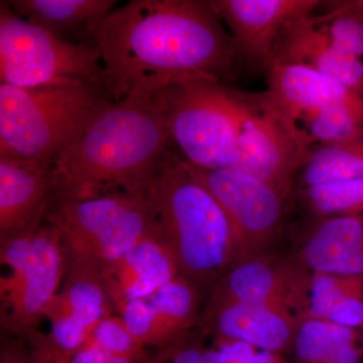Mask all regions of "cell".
Wrapping results in <instances>:
<instances>
[{
	"label": "cell",
	"mask_w": 363,
	"mask_h": 363,
	"mask_svg": "<svg viewBox=\"0 0 363 363\" xmlns=\"http://www.w3.org/2000/svg\"><path fill=\"white\" fill-rule=\"evenodd\" d=\"M363 179V138L314 145L296 184L301 189Z\"/></svg>",
	"instance_id": "obj_23"
},
{
	"label": "cell",
	"mask_w": 363,
	"mask_h": 363,
	"mask_svg": "<svg viewBox=\"0 0 363 363\" xmlns=\"http://www.w3.org/2000/svg\"><path fill=\"white\" fill-rule=\"evenodd\" d=\"M185 164L191 174L216 198L231 222L233 267L271 253L269 247L279 235L290 196L267 182L240 172L207 169Z\"/></svg>",
	"instance_id": "obj_10"
},
{
	"label": "cell",
	"mask_w": 363,
	"mask_h": 363,
	"mask_svg": "<svg viewBox=\"0 0 363 363\" xmlns=\"http://www.w3.org/2000/svg\"><path fill=\"white\" fill-rule=\"evenodd\" d=\"M67 363H70V359H69V360H68V362H67Z\"/></svg>",
	"instance_id": "obj_33"
},
{
	"label": "cell",
	"mask_w": 363,
	"mask_h": 363,
	"mask_svg": "<svg viewBox=\"0 0 363 363\" xmlns=\"http://www.w3.org/2000/svg\"><path fill=\"white\" fill-rule=\"evenodd\" d=\"M178 277L173 257L152 233L100 272L117 313L131 301L152 295Z\"/></svg>",
	"instance_id": "obj_18"
},
{
	"label": "cell",
	"mask_w": 363,
	"mask_h": 363,
	"mask_svg": "<svg viewBox=\"0 0 363 363\" xmlns=\"http://www.w3.org/2000/svg\"><path fill=\"white\" fill-rule=\"evenodd\" d=\"M86 342L121 357L145 358L150 354L147 348L131 333L121 315L112 314L104 318Z\"/></svg>",
	"instance_id": "obj_26"
},
{
	"label": "cell",
	"mask_w": 363,
	"mask_h": 363,
	"mask_svg": "<svg viewBox=\"0 0 363 363\" xmlns=\"http://www.w3.org/2000/svg\"><path fill=\"white\" fill-rule=\"evenodd\" d=\"M149 357L145 358L121 357V355L107 352L94 344L86 342L83 347L70 358V363H143Z\"/></svg>",
	"instance_id": "obj_30"
},
{
	"label": "cell",
	"mask_w": 363,
	"mask_h": 363,
	"mask_svg": "<svg viewBox=\"0 0 363 363\" xmlns=\"http://www.w3.org/2000/svg\"><path fill=\"white\" fill-rule=\"evenodd\" d=\"M267 93L298 123L305 114L334 104H362L363 96L309 67L285 64L267 72Z\"/></svg>",
	"instance_id": "obj_20"
},
{
	"label": "cell",
	"mask_w": 363,
	"mask_h": 363,
	"mask_svg": "<svg viewBox=\"0 0 363 363\" xmlns=\"http://www.w3.org/2000/svg\"><path fill=\"white\" fill-rule=\"evenodd\" d=\"M52 200V164L0 155V241L44 218Z\"/></svg>",
	"instance_id": "obj_16"
},
{
	"label": "cell",
	"mask_w": 363,
	"mask_h": 363,
	"mask_svg": "<svg viewBox=\"0 0 363 363\" xmlns=\"http://www.w3.org/2000/svg\"><path fill=\"white\" fill-rule=\"evenodd\" d=\"M302 318L267 306L241 302L208 303L205 328L216 337L250 344L259 350L291 354Z\"/></svg>",
	"instance_id": "obj_15"
},
{
	"label": "cell",
	"mask_w": 363,
	"mask_h": 363,
	"mask_svg": "<svg viewBox=\"0 0 363 363\" xmlns=\"http://www.w3.org/2000/svg\"><path fill=\"white\" fill-rule=\"evenodd\" d=\"M296 257L312 274L363 277V214L315 218Z\"/></svg>",
	"instance_id": "obj_19"
},
{
	"label": "cell",
	"mask_w": 363,
	"mask_h": 363,
	"mask_svg": "<svg viewBox=\"0 0 363 363\" xmlns=\"http://www.w3.org/2000/svg\"><path fill=\"white\" fill-rule=\"evenodd\" d=\"M11 9L23 20L44 28L60 39L88 30L116 7V0H13Z\"/></svg>",
	"instance_id": "obj_22"
},
{
	"label": "cell",
	"mask_w": 363,
	"mask_h": 363,
	"mask_svg": "<svg viewBox=\"0 0 363 363\" xmlns=\"http://www.w3.org/2000/svg\"><path fill=\"white\" fill-rule=\"evenodd\" d=\"M111 104L105 88L82 80L33 88L0 83V155L52 164Z\"/></svg>",
	"instance_id": "obj_4"
},
{
	"label": "cell",
	"mask_w": 363,
	"mask_h": 363,
	"mask_svg": "<svg viewBox=\"0 0 363 363\" xmlns=\"http://www.w3.org/2000/svg\"><path fill=\"white\" fill-rule=\"evenodd\" d=\"M300 190L301 199L314 218L363 214V179Z\"/></svg>",
	"instance_id": "obj_25"
},
{
	"label": "cell",
	"mask_w": 363,
	"mask_h": 363,
	"mask_svg": "<svg viewBox=\"0 0 363 363\" xmlns=\"http://www.w3.org/2000/svg\"><path fill=\"white\" fill-rule=\"evenodd\" d=\"M313 16L294 21L286 26L271 67L285 64L309 67L363 96V60L332 44Z\"/></svg>",
	"instance_id": "obj_17"
},
{
	"label": "cell",
	"mask_w": 363,
	"mask_h": 363,
	"mask_svg": "<svg viewBox=\"0 0 363 363\" xmlns=\"http://www.w3.org/2000/svg\"><path fill=\"white\" fill-rule=\"evenodd\" d=\"M238 117V152L230 169L271 184L290 196L315 143L267 91L231 87Z\"/></svg>",
	"instance_id": "obj_8"
},
{
	"label": "cell",
	"mask_w": 363,
	"mask_h": 363,
	"mask_svg": "<svg viewBox=\"0 0 363 363\" xmlns=\"http://www.w3.org/2000/svg\"><path fill=\"white\" fill-rule=\"evenodd\" d=\"M112 102L136 88L231 81L240 64L211 0H131L88 30Z\"/></svg>",
	"instance_id": "obj_1"
},
{
	"label": "cell",
	"mask_w": 363,
	"mask_h": 363,
	"mask_svg": "<svg viewBox=\"0 0 363 363\" xmlns=\"http://www.w3.org/2000/svg\"><path fill=\"white\" fill-rule=\"evenodd\" d=\"M113 311L100 274L68 271L61 291L45 308L44 318L51 322L50 337L71 358L83 347L97 325Z\"/></svg>",
	"instance_id": "obj_14"
},
{
	"label": "cell",
	"mask_w": 363,
	"mask_h": 363,
	"mask_svg": "<svg viewBox=\"0 0 363 363\" xmlns=\"http://www.w3.org/2000/svg\"><path fill=\"white\" fill-rule=\"evenodd\" d=\"M312 272L296 255L272 253L230 267L212 290L209 302L250 303L303 318L309 307Z\"/></svg>",
	"instance_id": "obj_11"
},
{
	"label": "cell",
	"mask_w": 363,
	"mask_h": 363,
	"mask_svg": "<svg viewBox=\"0 0 363 363\" xmlns=\"http://www.w3.org/2000/svg\"><path fill=\"white\" fill-rule=\"evenodd\" d=\"M250 344L233 339L216 337L204 350V363H248L259 352Z\"/></svg>",
	"instance_id": "obj_28"
},
{
	"label": "cell",
	"mask_w": 363,
	"mask_h": 363,
	"mask_svg": "<svg viewBox=\"0 0 363 363\" xmlns=\"http://www.w3.org/2000/svg\"><path fill=\"white\" fill-rule=\"evenodd\" d=\"M201 294L180 276L152 295L131 301L118 314L145 347L164 350L192 336L203 319Z\"/></svg>",
	"instance_id": "obj_13"
},
{
	"label": "cell",
	"mask_w": 363,
	"mask_h": 363,
	"mask_svg": "<svg viewBox=\"0 0 363 363\" xmlns=\"http://www.w3.org/2000/svg\"><path fill=\"white\" fill-rule=\"evenodd\" d=\"M330 9L315 13V23L341 51L363 60V0L328 1Z\"/></svg>",
	"instance_id": "obj_24"
},
{
	"label": "cell",
	"mask_w": 363,
	"mask_h": 363,
	"mask_svg": "<svg viewBox=\"0 0 363 363\" xmlns=\"http://www.w3.org/2000/svg\"><path fill=\"white\" fill-rule=\"evenodd\" d=\"M291 355L293 363H363L362 330L303 317Z\"/></svg>",
	"instance_id": "obj_21"
},
{
	"label": "cell",
	"mask_w": 363,
	"mask_h": 363,
	"mask_svg": "<svg viewBox=\"0 0 363 363\" xmlns=\"http://www.w3.org/2000/svg\"><path fill=\"white\" fill-rule=\"evenodd\" d=\"M362 346H363V330H362Z\"/></svg>",
	"instance_id": "obj_32"
},
{
	"label": "cell",
	"mask_w": 363,
	"mask_h": 363,
	"mask_svg": "<svg viewBox=\"0 0 363 363\" xmlns=\"http://www.w3.org/2000/svg\"><path fill=\"white\" fill-rule=\"evenodd\" d=\"M145 197L152 234L173 257L180 276L202 292L213 290L233 264V225L175 147L167 152Z\"/></svg>",
	"instance_id": "obj_3"
},
{
	"label": "cell",
	"mask_w": 363,
	"mask_h": 363,
	"mask_svg": "<svg viewBox=\"0 0 363 363\" xmlns=\"http://www.w3.org/2000/svg\"><path fill=\"white\" fill-rule=\"evenodd\" d=\"M0 259L9 274L0 279L1 325L18 337L35 327L59 292L66 259L56 227L45 218L1 241Z\"/></svg>",
	"instance_id": "obj_6"
},
{
	"label": "cell",
	"mask_w": 363,
	"mask_h": 363,
	"mask_svg": "<svg viewBox=\"0 0 363 363\" xmlns=\"http://www.w3.org/2000/svg\"><path fill=\"white\" fill-rule=\"evenodd\" d=\"M201 340L190 337L184 342L155 350L143 363H204Z\"/></svg>",
	"instance_id": "obj_29"
},
{
	"label": "cell",
	"mask_w": 363,
	"mask_h": 363,
	"mask_svg": "<svg viewBox=\"0 0 363 363\" xmlns=\"http://www.w3.org/2000/svg\"><path fill=\"white\" fill-rule=\"evenodd\" d=\"M162 89L142 86L112 102L57 157L52 202L145 194L174 147Z\"/></svg>",
	"instance_id": "obj_2"
},
{
	"label": "cell",
	"mask_w": 363,
	"mask_h": 363,
	"mask_svg": "<svg viewBox=\"0 0 363 363\" xmlns=\"http://www.w3.org/2000/svg\"><path fill=\"white\" fill-rule=\"evenodd\" d=\"M227 28L240 68L267 73L286 26L312 16L319 0H211Z\"/></svg>",
	"instance_id": "obj_12"
},
{
	"label": "cell",
	"mask_w": 363,
	"mask_h": 363,
	"mask_svg": "<svg viewBox=\"0 0 363 363\" xmlns=\"http://www.w3.org/2000/svg\"><path fill=\"white\" fill-rule=\"evenodd\" d=\"M23 338L2 344L0 363H42L30 344Z\"/></svg>",
	"instance_id": "obj_31"
},
{
	"label": "cell",
	"mask_w": 363,
	"mask_h": 363,
	"mask_svg": "<svg viewBox=\"0 0 363 363\" xmlns=\"http://www.w3.org/2000/svg\"><path fill=\"white\" fill-rule=\"evenodd\" d=\"M346 298L363 301V277L312 274L309 307Z\"/></svg>",
	"instance_id": "obj_27"
},
{
	"label": "cell",
	"mask_w": 363,
	"mask_h": 363,
	"mask_svg": "<svg viewBox=\"0 0 363 363\" xmlns=\"http://www.w3.org/2000/svg\"><path fill=\"white\" fill-rule=\"evenodd\" d=\"M45 218L58 230L66 272L100 274L152 233L145 194L52 202Z\"/></svg>",
	"instance_id": "obj_5"
},
{
	"label": "cell",
	"mask_w": 363,
	"mask_h": 363,
	"mask_svg": "<svg viewBox=\"0 0 363 363\" xmlns=\"http://www.w3.org/2000/svg\"><path fill=\"white\" fill-rule=\"evenodd\" d=\"M0 80L21 88L71 80L105 88L101 52L96 45L60 39L21 18L7 1L0 4Z\"/></svg>",
	"instance_id": "obj_7"
},
{
	"label": "cell",
	"mask_w": 363,
	"mask_h": 363,
	"mask_svg": "<svg viewBox=\"0 0 363 363\" xmlns=\"http://www.w3.org/2000/svg\"><path fill=\"white\" fill-rule=\"evenodd\" d=\"M172 143L191 166L230 169L238 152V117L230 86L189 81L162 90Z\"/></svg>",
	"instance_id": "obj_9"
}]
</instances>
